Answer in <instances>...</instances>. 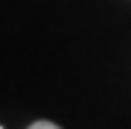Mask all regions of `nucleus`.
<instances>
[{
  "label": "nucleus",
  "mask_w": 131,
  "mask_h": 129,
  "mask_svg": "<svg viewBox=\"0 0 131 129\" xmlns=\"http://www.w3.org/2000/svg\"><path fill=\"white\" fill-rule=\"evenodd\" d=\"M0 129H3V127H0Z\"/></svg>",
  "instance_id": "obj_2"
},
{
  "label": "nucleus",
  "mask_w": 131,
  "mask_h": 129,
  "mask_svg": "<svg viewBox=\"0 0 131 129\" xmlns=\"http://www.w3.org/2000/svg\"><path fill=\"white\" fill-rule=\"evenodd\" d=\"M28 129H61V127L53 124V122H46V119H38V122H33Z\"/></svg>",
  "instance_id": "obj_1"
}]
</instances>
